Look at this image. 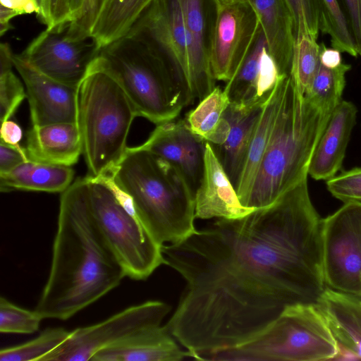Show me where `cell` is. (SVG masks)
Segmentation results:
<instances>
[{
	"label": "cell",
	"instance_id": "6da1fadb",
	"mask_svg": "<svg viewBox=\"0 0 361 361\" xmlns=\"http://www.w3.org/2000/svg\"><path fill=\"white\" fill-rule=\"evenodd\" d=\"M161 251L186 282L164 326L197 360L252 338L288 305L314 304L325 289L322 219L307 178L268 206L219 219Z\"/></svg>",
	"mask_w": 361,
	"mask_h": 361
},
{
	"label": "cell",
	"instance_id": "7a4b0ae2",
	"mask_svg": "<svg viewBox=\"0 0 361 361\" xmlns=\"http://www.w3.org/2000/svg\"><path fill=\"white\" fill-rule=\"evenodd\" d=\"M125 272L92 215L87 177L60 197L51 268L35 310L66 320L118 286Z\"/></svg>",
	"mask_w": 361,
	"mask_h": 361
},
{
	"label": "cell",
	"instance_id": "3957f363",
	"mask_svg": "<svg viewBox=\"0 0 361 361\" xmlns=\"http://www.w3.org/2000/svg\"><path fill=\"white\" fill-rule=\"evenodd\" d=\"M106 176L159 244L178 243L196 231L195 192L168 161L140 145L128 147Z\"/></svg>",
	"mask_w": 361,
	"mask_h": 361
},
{
	"label": "cell",
	"instance_id": "277c9868",
	"mask_svg": "<svg viewBox=\"0 0 361 361\" xmlns=\"http://www.w3.org/2000/svg\"><path fill=\"white\" fill-rule=\"evenodd\" d=\"M331 114L306 99L289 75L269 142L244 206H268L307 178L312 155Z\"/></svg>",
	"mask_w": 361,
	"mask_h": 361
},
{
	"label": "cell",
	"instance_id": "5b68a950",
	"mask_svg": "<svg viewBox=\"0 0 361 361\" xmlns=\"http://www.w3.org/2000/svg\"><path fill=\"white\" fill-rule=\"evenodd\" d=\"M99 56L133 104L137 116L159 125L176 119L187 106L169 61L144 32L132 28L102 48Z\"/></svg>",
	"mask_w": 361,
	"mask_h": 361
},
{
	"label": "cell",
	"instance_id": "8992f818",
	"mask_svg": "<svg viewBox=\"0 0 361 361\" xmlns=\"http://www.w3.org/2000/svg\"><path fill=\"white\" fill-rule=\"evenodd\" d=\"M136 111L99 55L78 87V126L88 176H105L123 157Z\"/></svg>",
	"mask_w": 361,
	"mask_h": 361
},
{
	"label": "cell",
	"instance_id": "52a82bcc",
	"mask_svg": "<svg viewBox=\"0 0 361 361\" xmlns=\"http://www.w3.org/2000/svg\"><path fill=\"white\" fill-rule=\"evenodd\" d=\"M336 353L337 342L315 305L298 303L287 306L252 338L206 360H332Z\"/></svg>",
	"mask_w": 361,
	"mask_h": 361
},
{
	"label": "cell",
	"instance_id": "ba28073f",
	"mask_svg": "<svg viewBox=\"0 0 361 361\" xmlns=\"http://www.w3.org/2000/svg\"><path fill=\"white\" fill-rule=\"evenodd\" d=\"M89 202L95 222L126 276L147 279L164 264L159 244L109 178L87 176Z\"/></svg>",
	"mask_w": 361,
	"mask_h": 361
},
{
	"label": "cell",
	"instance_id": "9c48e42d",
	"mask_svg": "<svg viewBox=\"0 0 361 361\" xmlns=\"http://www.w3.org/2000/svg\"><path fill=\"white\" fill-rule=\"evenodd\" d=\"M171 307L158 300L129 307L97 324L71 331L40 361H87L99 350L144 330L161 326Z\"/></svg>",
	"mask_w": 361,
	"mask_h": 361
},
{
	"label": "cell",
	"instance_id": "30bf717a",
	"mask_svg": "<svg viewBox=\"0 0 361 361\" xmlns=\"http://www.w3.org/2000/svg\"><path fill=\"white\" fill-rule=\"evenodd\" d=\"M322 264L329 288L361 297V202L322 219Z\"/></svg>",
	"mask_w": 361,
	"mask_h": 361
},
{
	"label": "cell",
	"instance_id": "8fae6325",
	"mask_svg": "<svg viewBox=\"0 0 361 361\" xmlns=\"http://www.w3.org/2000/svg\"><path fill=\"white\" fill-rule=\"evenodd\" d=\"M68 25L46 29L20 55L44 75L79 87L102 49L92 37H70Z\"/></svg>",
	"mask_w": 361,
	"mask_h": 361
},
{
	"label": "cell",
	"instance_id": "7c38bea8",
	"mask_svg": "<svg viewBox=\"0 0 361 361\" xmlns=\"http://www.w3.org/2000/svg\"><path fill=\"white\" fill-rule=\"evenodd\" d=\"M260 29L250 0L216 5L209 62L216 80L227 82L233 77Z\"/></svg>",
	"mask_w": 361,
	"mask_h": 361
},
{
	"label": "cell",
	"instance_id": "4fadbf2b",
	"mask_svg": "<svg viewBox=\"0 0 361 361\" xmlns=\"http://www.w3.org/2000/svg\"><path fill=\"white\" fill-rule=\"evenodd\" d=\"M132 28L146 33L160 48L182 88L186 106L192 104L189 42L179 0H154Z\"/></svg>",
	"mask_w": 361,
	"mask_h": 361
},
{
	"label": "cell",
	"instance_id": "5bb4252c",
	"mask_svg": "<svg viewBox=\"0 0 361 361\" xmlns=\"http://www.w3.org/2000/svg\"><path fill=\"white\" fill-rule=\"evenodd\" d=\"M14 67L26 87L32 126L78 123V87L54 80L13 54Z\"/></svg>",
	"mask_w": 361,
	"mask_h": 361
},
{
	"label": "cell",
	"instance_id": "9a60e30c",
	"mask_svg": "<svg viewBox=\"0 0 361 361\" xmlns=\"http://www.w3.org/2000/svg\"><path fill=\"white\" fill-rule=\"evenodd\" d=\"M189 42L190 96L200 101L216 87L209 49L216 13L214 0H179Z\"/></svg>",
	"mask_w": 361,
	"mask_h": 361
},
{
	"label": "cell",
	"instance_id": "2e32d148",
	"mask_svg": "<svg viewBox=\"0 0 361 361\" xmlns=\"http://www.w3.org/2000/svg\"><path fill=\"white\" fill-rule=\"evenodd\" d=\"M175 120L157 125L140 147L175 166L195 193L202 178L206 142L183 119Z\"/></svg>",
	"mask_w": 361,
	"mask_h": 361
},
{
	"label": "cell",
	"instance_id": "e0dca14e",
	"mask_svg": "<svg viewBox=\"0 0 361 361\" xmlns=\"http://www.w3.org/2000/svg\"><path fill=\"white\" fill-rule=\"evenodd\" d=\"M255 209L241 203L212 147L206 142L202 178L195 193V218L235 219Z\"/></svg>",
	"mask_w": 361,
	"mask_h": 361
},
{
	"label": "cell",
	"instance_id": "ac0fdd59",
	"mask_svg": "<svg viewBox=\"0 0 361 361\" xmlns=\"http://www.w3.org/2000/svg\"><path fill=\"white\" fill-rule=\"evenodd\" d=\"M357 113L355 105L345 100L333 111L310 164L308 175L313 179L327 180L341 169Z\"/></svg>",
	"mask_w": 361,
	"mask_h": 361
},
{
	"label": "cell",
	"instance_id": "d6986e66",
	"mask_svg": "<svg viewBox=\"0 0 361 361\" xmlns=\"http://www.w3.org/2000/svg\"><path fill=\"white\" fill-rule=\"evenodd\" d=\"M191 357L165 326L147 329L97 352L90 361H179Z\"/></svg>",
	"mask_w": 361,
	"mask_h": 361
},
{
	"label": "cell",
	"instance_id": "ffe728a7",
	"mask_svg": "<svg viewBox=\"0 0 361 361\" xmlns=\"http://www.w3.org/2000/svg\"><path fill=\"white\" fill-rule=\"evenodd\" d=\"M25 148L30 160L71 166L82 154L78 123L32 126L26 134Z\"/></svg>",
	"mask_w": 361,
	"mask_h": 361
},
{
	"label": "cell",
	"instance_id": "44dd1931",
	"mask_svg": "<svg viewBox=\"0 0 361 361\" xmlns=\"http://www.w3.org/2000/svg\"><path fill=\"white\" fill-rule=\"evenodd\" d=\"M264 103L240 105L230 102L225 114L230 123L228 135L222 145L212 147L235 188Z\"/></svg>",
	"mask_w": 361,
	"mask_h": 361
},
{
	"label": "cell",
	"instance_id": "7402d4cb",
	"mask_svg": "<svg viewBox=\"0 0 361 361\" xmlns=\"http://www.w3.org/2000/svg\"><path fill=\"white\" fill-rule=\"evenodd\" d=\"M259 18L267 49L281 75H289L295 34L293 16L286 0H250Z\"/></svg>",
	"mask_w": 361,
	"mask_h": 361
},
{
	"label": "cell",
	"instance_id": "603a6c76",
	"mask_svg": "<svg viewBox=\"0 0 361 361\" xmlns=\"http://www.w3.org/2000/svg\"><path fill=\"white\" fill-rule=\"evenodd\" d=\"M338 345L361 360V297L325 288L317 302Z\"/></svg>",
	"mask_w": 361,
	"mask_h": 361
},
{
	"label": "cell",
	"instance_id": "cb8c5ba5",
	"mask_svg": "<svg viewBox=\"0 0 361 361\" xmlns=\"http://www.w3.org/2000/svg\"><path fill=\"white\" fill-rule=\"evenodd\" d=\"M289 75L279 80L265 102L248 147L241 175L235 188L241 203L245 202L270 140L283 99Z\"/></svg>",
	"mask_w": 361,
	"mask_h": 361
},
{
	"label": "cell",
	"instance_id": "d4e9b609",
	"mask_svg": "<svg viewBox=\"0 0 361 361\" xmlns=\"http://www.w3.org/2000/svg\"><path fill=\"white\" fill-rule=\"evenodd\" d=\"M74 173L69 166L29 159L9 172L0 174V188L2 192L21 190L63 192L73 183Z\"/></svg>",
	"mask_w": 361,
	"mask_h": 361
},
{
	"label": "cell",
	"instance_id": "484cf974",
	"mask_svg": "<svg viewBox=\"0 0 361 361\" xmlns=\"http://www.w3.org/2000/svg\"><path fill=\"white\" fill-rule=\"evenodd\" d=\"M229 104L225 90L216 86L185 114L183 120L192 133L212 147L221 145L226 141L230 129L225 115Z\"/></svg>",
	"mask_w": 361,
	"mask_h": 361
},
{
	"label": "cell",
	"instance_id": "4316f807",
	"mask_svg": "<svg viewBox=\"0 0 361 361\" xmlns=\"http://www.w3.org/2000/svg\"><path fill=\"white\" fill-rule=\"evenodd\" d=\"M154 0H109L92 37L102 49L126 35Z\"/></svg>",
	"mask_w": 361,
	"mask_h": 361
},
{
	"label": "cell",
	"instance_id": "83f0119b",
	"mask_svg": "<svg viewBox=\"0 0 361 361\" xmlns=\"http://www.w3.org/2000/svg\"><path fill=\"white\" fill-rule=\"evenodd\" d=\"M267 46L261 28L254 44L233 77L226 82L224 87L230 102L240 105H252L263 103L258 98L257 82L260 56L263 49Z\"/></svg>",
	"mask_w": 361,
	"mask_h": 361
},
{
	"label": "cell",
	"instance_id": "f1b7e54d",
	"mask_svg": "<svg viewBox=\"0 0 361 361\" xmlns=\"http://www.w3.org/2000/svg\"><path fill=\"white\" fill-rule=\"evenodd\" d=\"M350 69L351 66L344 63L333 69L320 63L312 83L303 96L321 109L333 113L343 100L345 74Z\"/></svg>",
	"mask_w": 361,
	"mask_h": 361
},
{
	"label": "cell",
	"instance_id": "f546056e",
	"mask_svg": "<svg viewBox=\"0 0 361 361\" xmlns=\"http://www.w3.org/2000/svg\"><path fill=\"white\" fill-rule=\"evenodd\" d=\"M319 29L330 36L333 48L357 57L350 25L339 0H319Z\"/></svg>",
	"mask_w": 361,
	"mask_h": 361
},
{
	"label": "cell",
	"instance_id": "4dcf8cb0",
	"mask_svg": "<svg viewBox=\"0 0 361 361\" xmlns=\"http://www.w3.org/2000/svg\"><path fill=\"white\" fill-rule=\"evenodd\" d=\"M321 46L309 35L296 37L290 77L304 95L310 87L320 66Z\"/></svg>",
	"mask_w": 361,
	"mask_h": 361
},
{
	"label": "cell",
	"instance_id": "1f68e13d",
	"mask_svg": "<svg viewBox=\"0 0 361 361\" xmlns=\"http://www.w3.org/2000/svg\"><path fill=\"white\" fill-rule=\"evenodd\" d=\"M13 54L9 44H0V119L4 122L13 115L26 97L23 83L12 70Z\"/></svg>",
	"mask_w": 361,
	"mask_h": 361
},
{
	"label": "cell",
	"instance_id": "d6a6232c",
	"mask_svg": "<svg viewBox=\"0 0 361 361\" xmlns=\"http://www.w3.org/2000/svg\"><path fill=\"white\" fill-rule=\"evenodd\" d=\"M70 331L61 327L47 328L36 338L0 350L1 361H40L61 344Z\"/></svg>",
	"mask_w": 361,
	"mask_h": 361
},
{
	"label": "cell",
	"instance_id": "836d02e7",
	"mask_svg": "<svg viewBox=\"0 0 361 361\" xmlns=\"http://www.w3.org/2000/svg\"><path fill=\"white\" fill-rule=\"evenodd\" d=\"M43 318L34 311L22 308L4 297L0 298V332L30 334L36 332Z\"/></svg>",
	"mask_w": 361,
	"mask_h": 361
},
{
	"label": "cell",
	"instance_id": "e575fe53",
	"mask_svg": "<svg viewBox=\"0 0 361 361\" xmlns=\"http://www.w3.org/2000/svg\"><path fill=\"white\" fill-rule=\"evenodd\" d=\"M293 16L295 39L309 35L317 39L319 18V0H286Z\"/></svg>",
	"mask_w": 361,
	"mask_h": 361
},
{
	"label": "cell",
	"instance_id": "d590c367",
	"mask_svg": "<svg viewBox=\"0 0 361 361\" xmlns=\"http://www.w3.org/2000/svg\"><path fill=\"white\" fill-rule=\"evenodd\" d=\"M329 192L345 202H361V167L345 171L326 180Z\"/></svg>",
	"mask_w": 361,
	"mask_h": 361
},
{
	"label": "cell",
	"instance_id": "8d00e7d4",
	"mask_svg": "<svg viewBox=\"0 0 361 361\" xmlns=\"http://www.w3.org/2000/svg\"><path fill=\"white\" fill-rule=\"evenodd\" d=\"M109 0H84L78 16L67 26V33L75 39L92 37L94 26Z\"/></svg>",
	"mask_w": 361,
	"mask_h": 361
},
{
	"label": "cell",
	"instance_id": "74e56055",
	"mask_svg": "<svg viewBox=\"0 0 361 361\" xmlns=\"http://www.w3.org/2000/svg\"><path fill=\"white\" fill-rule=\"evenodd\" d=\"M72 0H42L37 16L47 26L53 29L71 22Z\"/></svg>",
	"mask_w": 361,
	"mask_h": 361
},
{
	"label": "cell",
	"instance_id": "f35d334b",
	"mask_svg": "<svg viewBox=\"0 0 361 361\" xmlns=\"http://www.w3.org/2000/svg\"><path fill=\"white\" fill-rule=\"evenodd\" d=\"M27 160L25 148L0 142V174L9 172Z\"/></svg>",
	"mask_w": 361,
	"mask_h": 361
},
{
	"label": "cell",
	"instance_id": "ab89813d",
	"mask_svg": "<svg viewBox=\"0 0 361 361\" xmlns=\"http://www.w3.org/2000/svg\"><path fill=\"white\" fill-rule=\"evenodd\" d=\"M348 18L358 55L361 56V0H339Z\"/></svg>",
	"mask_w": 361,
	"mask_h": 361
},
{
	"label": "cell",
	"instance_id": "60d3db41",
	"mask_svg": "<svg viewBox=\"0 0 361 361\" xmlns=\"http://www.w3.org/2000/svg\"><path fill=\"white\" fill-rule=\"evenodd\" d=\"M0 7L11 11L16 16L40 11L39 0H0Z\"/></svg>",
	"mask_w": 361,
	"mask_h": 361
},
{
	"label": "cell",
	"instance_id": "b9f144b4",
	"mask_svg": "<svg viewBox=\"0 0 361 361\" xmlns=\"http://www.w3.org/2000/svg\"><path fill=\"white\" fill-rule=\"evenodd\" d=\"M22 137V128L16 122L8 119L1 123L0 142L18 146Z\"/></svg>",
	"mask_w": 361,
	"mask_h": 361
},
{
	"label": "cell",
	"instance_id": "7bdbcfd3",
	"mask_svg": "<svg viewBox=\"0 0 361 361\" xmlns=\"http://www.w3.org/2000/svg\"><path fill=\"white\" fill-rule=\"evenodd\" d=\"M320 63L327 68H336L342 63L341 51L334 48H326L324 43L320 44Z\"/></svg>",
	"mask_w": 361,
	"mask_h": 361
},
{
	"label": "cell",
	"instance_id": "ee69618b",
	"mask_svg": "<svg viewBox=\"0 0 361 361\" xmlns=\"http://www.w3.org/2000/svg\"><path fill=\"white\" fill-rule=\"evenodd\" d=\"M360 358L348 348L337 344V353L332 360H359Z\"/></svg>",
	"mask_w": 361,
	"mask_h": 361
},
{
	"label": "cell",
	"instance_id": "f6af8a7d",
	"mask_svg": "<svg viewBox=\"0 0 361 361\" xmlns=\"http://www.w3.org/2000/svg\"><path fill=\"white\" fill-rule=\"evenodd\" d=\"M83 2H84V0H72L71 10H72L73 19L71 21H73L74 19H75L76 17L78 16L80 11L82 9Z\"/></svg>",
	"mask_w": 361,
	"mask_h": 361
},
{
	"label": "cell",
	"instance_id": "bcb514c9",
	"mask_svg": "<svg viewBox=\"0 0 361 361\" xmlns=\"http://www.w3.org/2000/svg\"><path fill=\"white\" fill-rule=\"evenodd\" d=\"M241 1V0H214L216 5L228 4V3H232V2H235V1Z\"/></svg>",
	"mask_w": 361,
	"mask_h": 361
},
{
	"label": "cell",
	"instance_id": "7dc6e473",
	"mask_svg": "<svg viewBox=\"0 0 361 361\" xmlns=\"http://www.w3.org/2000/svg\"><path fill=\"white\" fill-rule=\"evenodd\" d=\"M39 3H40L42 0H39Z\"/></svg>",
	"mask_w": 361,
	"mask_h": 361
}]
</instances>
